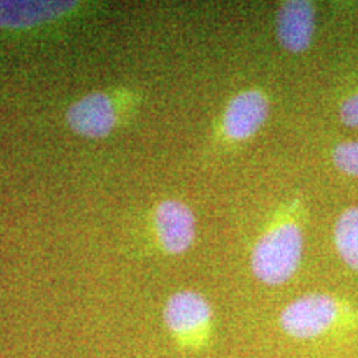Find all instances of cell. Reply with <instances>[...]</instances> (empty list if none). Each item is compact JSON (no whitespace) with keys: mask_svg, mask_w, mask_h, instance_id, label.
<instances>
[{"mask_svg":"<svg viewBox=\"0 0 358 358\" xmlns=\"http://www.w3.org/2000/svg\"><path fill=\"white\" fill-rule=\"evenodd\" d=\"M155 229L163 250L174 256L186 252L196 239L194 213L181 201H163L155 211Z\"/></svg>","mask_w":358,"mask_h":358,"instance_id":"5b68a950","label":"cell"},{"mask_svg":"<svg viewBox=\"0 0 358 358\" xmlns=\"http://www.w3.org/2000/svg\"><path fill=\"white\" fill-rule=\"evenodd\" d=\"M268 116V100L261 90H244L229 101L222 116V129L229 140L254 136Z\"/></svg>","mask_w":358,"mask_h":358,"instance_id":"8992f818","label":"cell"},{"mask_svg":"<svg viewBox=\"0 0 358 358\" xmlns=\"http://www.w3.org/2000/svg\"><path fill=\"white\" fill-rule=\"evenodd\" d=\"M75 2H12L0 0V29H30L75 10Z\"/></svg>","mask_w":358,"mask_h":358,"instance_id":"ba28073f","label":"cell"},{"mask_svg":"<svg viewBox=\"0 0 358 358\" xmlns=\"http://www.w3.org/2000/svg\"><path fill=\"white\" fill-rule=\"evenodd\" d=\"M315 34V7L307 0H289L277 12V38L290 53L310 47Z\"/></svg>","mask_w":358,"mask_h":358,"instance_id":"52a82bcc","label":"cell"},{"mask_svg":"<svg viewBox=\"0 0 358 358\" xmlns=\"http://www.w3.org/2000/svg\"><path fill=\"white\" fill-rule=\"evenodd\" d=\"M338 115L343 124L350 128H358V93L343 100L340 105Z\"/></svg>","mask_w":358,"mask_h":358,"instance_id":"8fae6325","label":"cell"},{"mask_svg":"<svg viewBox=\"0 0 358 358\" xmlns=\"http://www.w3.org/2000/svg\"><path fill=\"white\" fill-rule=\"evenodd\" d=\"M303 256V232L297 222L284 221L261 236L250 254L256 279L268 287H279L292 279Z\"/></svg>","mask_w":358,"mask_h":358,"instance_id":"6da1fadb","label":"cell"},{"mask_svg":"<svg viewBox=\"0 0 358 358\" xmlns=\"http://www.w3.org/2000/svg\"><path fill=\"white\" fill-rule=\"evenodd\" d=\"M332 161L338 171L348 176H358V141L340 143L334 148Z\"/></svg>","mask_w":358,"mask_h":358,"instance_id":"30bf717a","label":"cell"},{"mask_svg":"<svg viewBox=\"0 0 358 358\" xmlns=\"http://www.w3.org/2000/svg\"><path fill=\"white\" fill-rule=\"evenodd\" d=\"M355 320L348 303L330 294L313 292L297 297L282 308L279 325L287 337L294 340H315L334 329Z\"/></svg>","mask_w":358,"mask_h":358,"instance_id":"7a4b0ae2","label":"cell"},{"mask_svg":"<svg viewBox=\"0 0 358 358\" xmlns=\"http://www.w3.org/2000/svg\"><path fill=\"white\" fill-rule=\"evenodd\" d=\"M116 106L106 93L93 92L71 103L66 110V123L71 131L90 140H101L113 131L116 124Z\"/></svg>","mask_w":358,"mask_h":358,"instance_id":"277c9868","label":"cell"},{"mask_svg":"<svg viewBox=\"0 0 358 358\" xmlns=\"http://www.w3.org/2000/svg\"><path fill=\"white\" fill-rule=\"evenodd\" d=\"M334 241L343 264L358 272V206L340 214L334 227Z\"/></svg>","mask_w":358,"mask_h":358,"instance_id":"9c48e42d","label":"cell"},{"mask_svg":"<svg viewBox=\"0 0 358 358\" xmlns=\"http://www.w3.org/2000/svg\"><path fill=\"white\" fill-rule=\"evenodd\" d=\"M164 324L173 337L187 348H199L213 330V307L208 299L194 290H179L166 301Z\"/></svg>","mask_w":358,"mask_h":358,"instance_id":"3957f363","label":"cell"}]
</instances>
